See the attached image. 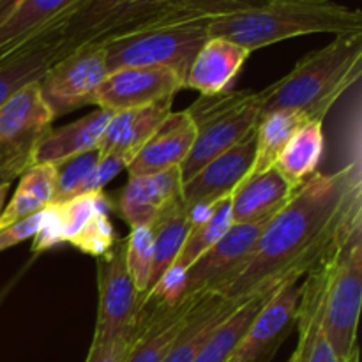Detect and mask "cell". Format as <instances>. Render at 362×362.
Instances as JSON below:
<instances>
[{"label": "cell", "instance_id": "52a82bcc", "mask_svg": "<svg viewBox=\"0 0 362 362\" xmlns=\"http://www.w3.org/2000/svg\"><path fill=\"white\" fill-rule=\"evenodd\" d=\"M207 27L209 23L179 25L110 42L105 46L108 73L124 67H165L186 81L194 57L209 39Z\"/></svg>", "mask_w": 362, "mask_h": 362}, {"label": "cell", "instance_id": "1f68e13d", "mask_svg": "<svg viewBox=\"0 0 362 362\" xmlns=\"http://www.w3.org/2000/svg\"><path fill=\"white\" fill-rule=\"evenodd\" d=\"M233 226L232 218V197L225 198V200L218 202L207 216L194 223L191 228L189 235H187L186 243H184L182 250H180L179 257H177L175 264L172 265L173 269L186 272L198 258L204 253H207L226 232Z\"/></svg>", "mask_w": 362, "mask_h": 362}, {"label": "cell", "instance_id": "ac0fdd59", "mask_svg": "<svg viewBox=\"0 0 362 362\" xmlns=\"http://www.w3.org/2000/svg\"><path fill=\"white\" fill-rule=\"evenodd\" d=\"M197 138V127L189 113L172 112L165 122L148 138L141 151L126 166L129 177L152 175L172 168H180Z\"/></svg>", "mask_w": 362, "mask_h": 362}, {"label": "cell", "instance_id": "2e32d148", "mask_svg": "<svg viewBox=\"0 0 362 362\" xmlns=\"http://www.w3.org/2000/svg\"><path fill=\"white\" fill-rule=\"evenodd\" d=\"M180 187V168L129 177L117 200V211L131 230L152 226L170 205L179 200Z\"/></svg>", "mask_w": 362, "mask_h": 362}, {"label": "cell", "instance_id": "9c48e42d", "mask_svg": "<svg viewBox=\"0 0 362 362\" xmlns=\"http://www.w3.org/2000/svg\"><path fill=\"white\" fill-rule=\"evenodd\" d=\"M108 74L103 46H87L57 60L39 80V90L53 119L90 106Z\"/></svg>", "mask_w": 362, "mask_h": 362}, {"label": "cell", "instance_id": "836d02e7", "mask_svg": "<svg viewBox=\"0 0 362 362\" xmlns=\"http://www.w3.org/2000/svg\"><path fill=\"white\" fill-rule=\"evenodd\" d=\"M99 159H101V156H99V151L95 148V151L74 156V158L66 159V161L55 165V193H53V200L49 205L73 200L78 194V191H80V187L85 184V180L88 179L92 170L95 168Z\"/></svg>", "mask_w": 362, "mask_h": 362}, {"label": "cell", "instance_id": "ab89813d", "mask_svg": "<svg viewBox=\"0 0 362 362\" xmlns=\"http://www.w3.org/2000/svg\"><path fill=\"white\" fill-rule=\"evenodd\" d=\"M21 2H23V0H0V25L16 11V7L20 6Z\"/></svg>", "mask_w": 362, "mask_h": 362}, {"label": "cell", "instance_id": "44dd1931", "mask_svg": "<svg viewBox=\"0 0 362 362\" xmlns=\"http://www.w3.org/2000/svg\"><path fill=\"white\" fill-rule=\"evenodd\" d=\"M250 55L246 48L228 39L209 37L194 57L184 87L200 92V95L230 90Z\"/></svg>", "mask_w": 362, "mask_h": 362}, {"label": "cell", "instance_id": "484cf974", "mask_svg": "<svg viewBox=\"0 0 362 362\" xmlns=\"http://www.w3.org/2000/svg\"><path fill=\"white\" fill-rule=\"evenodd\" d=\"M240 303L223 299L216 293L202 296L194 304L186 325L170 346L163 362H193L209 336Z\"/></svg>", "mask_w": 362, "mask_h": 362}, {"label": "cell", "instance_id": "7c38bea8", "mask_svg": "<svg viewBox=\"0 0 362 362\" xmlns=\"http://www.w3.org/2000/svg\"><path fill=\"white\" fill-rule=\"evenodd\" d=\"M255 159V131L223 154L216 156L191 179L182 182L180 202L193 212L209 211L218 202L232 197L239 184L250 175Z\"/></svg>", "mask_w": 362, "mask_h": 362}, {"label": "cell", "instance_id": "d590c367", "mask_svg": "<svg viewBox=\"0 0 362 362\" xmlns=\"http://www.w3.org/2000/svg\"><path fill=\"white\" fill-rule=\"evenodd\" d=\"M189 9L200 14L205 20H219V18L233 16V14L246 13L258 9L271 0H182Z\"/></svg>", "mask_w": 362, "mask_h": 362}, {"label": "cell", "instance_id": "5bb4252c", "mask_svg": "<svg viewBox=\"0 0 362 362\" xmlns=\"http://www.w3.org/2000/svg\"><path fill=\"white\" fill-rule=\"evenodd\" d=\"M144 0H81L64 28L67 52L105 46L126 27Z\"/></svg>", "mask_w": 362, "mask_h": 362}, {"label": "cell", "instance_id": "277c9868", "mask_svg": "<svg viewBox=\"0 0 362 362\" xmlns=\"http://www.w3.org/2000/svg\"><path fill=\"white\" fill-rule=\"evenodd\" d=\"M324 262L322 329L339 362L359 361L357 327L362 304V209L346 221Z\"/></svg>", "mask_w": 362, "mask_h": 362}, {"label": "cell", "instance_id": "4fadbf2b", "mask_svg": "<svg viewBox=\"0 0 362 362\" xmlns=\"http://www.w3.org/2000/svg\"><path fill=\"white\" fill-rule=\"evenodd\" d=\"M180 88H184V80L172 69L124 67L106 74L92 106L115 113L173 99Z\"/></svg>", "mask_w": 362, "mask_h": 362}, {"label": "cell", "instance_id": "8992f818", "mask_svg": "<svg viewBox=\"0 0 362 362\" xmlns=\"http://www.w3.org/2000/svg\"><path fill=\"white\" fill-rule=\"evenodd\" d=\"M52 112L39 90V81L18 88L0 106V177L7 182L20 179L32 166L42 138L52 131Z\"/></svg>", "mask_w": 362, "mask_h": 362}, {"label": "cell", "instance_id": "7a4b0ae2", "mask_svg": "<svg viewBox=\"0 0 362 362\" xmlns=\"http://www.w3.org/2000/svg\"><path fill=\"white\" fill-rule=\"evenodd\" d=\"M362 32L336 35L332 42L304 55L290 73L262 90V115L290 110L324 122L334 103L361 80Z\"/></svg>", "mask_w": 362, "mask_h": 362}, {"label": "cell", "instance_id": "8d00e7d4", "mask_svg": "<svg viewBox=\"0 0 362 362\" xmlns=\"http://www.w3.org/2000/svg\"><path fill=\"white\" fill-rule=\"evenodd\" d=\"M126 166H127L126 163L120 161V159L101 158L98 165H95V168L92 170L90 175H88V179L85 180L83 186L80 187L76 197H81V194L99 193V191H103V187H105L110 180L115 179L122 170H126Z\"/></svg>", "mask_w": 362, "mask_h": 362}, {"label": "cell", "instance_id": "d6a6232c", "mask_svg": "<svg viewBox=\"0 0 362 362\" xmlns=\"http://www.w3.org/2000/svg\"><path fill=\"white\" fill-rule=\"evenodd\" d=\"M126 264L134 288L141 299L147 296L151 285L152 264H154V232L152 226H138L126 239Z\"/></svg>", "mask_w": 362, "mask_h": 362}, {"label": "cell", "instance_id": "603a6c76", "mask_svg": "<svg viewBox=\"0 0 362 362\" xmlns=\"http://www.w3.org/2000/svg\"><path fill=\"white\" fill-rule=\"evenodd\" d=\"M62 34V28L49 32L0 62V106L18 88L39 81L57 60L69 55Z\"/></svg>", "mask_w": 362, "mask_h": 362}, {"label": "cell", "instance_id": "f35d334b", "mask_svg": "<svg viewBox=\"0 0 362 362\" xmlns=\"http://www.w3.org/2000/svg\"><path fill=\"white\" fill-rule=\"evenodd\" d=\"M133 339L120 338L105 345H90L85 362H124Z\"/></svg>", "mask_w": 362, "mask_h": 362}, {"label": "cell", "instance_id": "7bdbcfd3", "mask_svg": "<svg viewBox=\"0 0 362 362\" xmlns=\"http://www.w3.org/2000/svg\"><path fill=\"white\" fill-rule=\"evenodd\" d=\"M292 362H293V361H292Z\"/></svg>", "mask_w": 362, "mask_h": 362}, {"label": "cell", "instance_id": "ba28073f", "mask_svg": "<svg viewBox=\"0 0 362 362\" xmlns=\"http://www.w3.org/2000/svg\"><path fill=\"white\" fill-rule=\"evenodd\" d=\"M99 306L92 345H105L120 338L133 339L140 318L141 296L134 288L126 264V240L98 258Z\"/></svg>", "mask_w": 362, "mask_h": 362}, {"label": "cell", "instance_id": "7402d4cb", "mask_svg": "<svg viewBox=\"0 0 362 362\" xmlns=\"http://www.w3.org/2000/svg\"><path fill=\"white\" fill-rule=\"evenodd\" d=\"M293 193L296 189L276 168L246 177L232 194L233 225L274 218Z\"/></svg>", "mask_w": 362, "mask_h": 362}, {"label": "cell", "instance_id": "4316f807", "mask_svg": "<svg viewBox=\"0 0 362 362\" xmlns=\"http://www.w3.org/2000/svg\"><path fill=\"white\" fill-rule=\"evenodd\" d=\"M324 122L322 120H308L290 138L286 147L279 154L274 168L297 191L310 177L317 173L318 165L324 158Z\"/></svg>", "mask_w": 362, "mask_h": 362}, {"label": "cell", "instance_id": "30bf717a", "mask_svg": "<svg viewBox=\"0 0 362 362\" xmlns=\"http://www.w3.org/2000/svg\"><path fill=\"white\" fill-rule=\"evenodd\" d=\"M271 219L233 225L207 253L187 269L180 300L218 293V290L243 267Z\"/></svg>", "mask_w": 362, "mask_h": 362}, {"label": "cell", "instance_id": "e0dca14e", "mask_svg": "<svg viewBox=\"0 0 362 362\" xmlns=\"http://www.w3.org/2000/svg\"><path fill=\"white\" fill-rule=\"evenodd\" d=\"M172 105L173 99H163L140 108L113 113L99 141V156L120 159L129 165L131 159L141 151L148 138L172 113Z\"/></svg>", "mask_w": 362, "mask_h": 362}, {"label": "cell", "instance_id": "e575fe53", "mask_svg": "<svg viewBox=\"0 0 362 362\" xmlns=\"http://www.w3.org/2000/svg\"><path fill=\"white\" fill-rule=\"evenodd\" d=\"M110 211H98L69 239V244L88 257L101 258L117 244V233L108 218Z\"/></svg>", "mask_w": 362, "mask_h": 362}, {"label": "cell", "instance_id": "9a60e30c", "mask_svg": "<svg viewBox=\"0 0 362 362\" xmlns=\"http://www.w3.org/2000/svg\"><path fill=\"white\" fill-rule=\"evenodd\" d=\"M81 0H23L0 25V62L53 30L66 28Z\"/></svg>", "mask_w": 362, "mask_h": 362}, {"label": "cell", "instance_id": "b9f144b4", "mask_svg": "<svg viewBox=\"0 0 362 362\" xmlns=\"http://www.w3.org/2000/svg\"><path fill=\"white\" fill-rule=\"evenodd\" d=\"M286 362H292V357H290V359H288V361H286Z\"/></svg>", "mask_w": 362, "mask_h": 362}, {"label": "cell", "instance_id": "d4e9b609", "mask_svg": "<svg viewBox=\"0 0 362 362\" xmlns=\"http://www.w3.org/2000/svg\"><path fill=\"white\" fill-rule=\"evenodd\" d=\"M112 211V202L103 191L81 194L69 202L48 205L42 211V221L32 239V251L42 253L60 243H69L71 237L98 211Z\"/></svg>", "mask_w": 362, "mask_h": 362}, {"label": "cell", "instance_id": "83f0119b", "mask_svg": "<svg viewBox=\"0 0 362 362\" xmlns=\"http://www.w3.org/2000/svg\"><path fill=\"white\" fill-rule=\"evenodd\" d=\"M194 223L197 221H194L193 212L179 198L152 225V232H154V264H152L148 292L158 285L159 279L175 264L177 257H179Z\"/></svg>", "mask_w": 362, "mask_h": 362}, {"label": "cell", "instance_id": "cb8c5ba5", "mask_svg": "<svg viewBox=\"0 0 362 362\" xmlns=\"http://www.w3.org/2000/svg\"><path fill=\"white\" fill-rule=\"evenodd\" d=\"M112 115L113 112L110 110L95 108V112L81 117L80 120L69 126L52 129L35 148L32 166L59 165L74 156L95 151Z\"/></svg>", "mask_w": 362, "mask_h": 362}, {"label": "cell", "instance_id": "74e56055", "mask_svg": "<svg viewBox=\"0 0 362 362\" xmlns=\"http://www.w3.org/2000/svg\"><path fill=\"white\" fill-rule=\"evenodd\" d=\"M41 221L42 211L0 230V251H6L9 247H14L18 244L25 243V240L32 239L39 230V226H41Z\"/></svg>", "mask_w": 362, "mask_h": 362}, {"label": "cell", "instance_id": "3957f363", "mask_svg": "<svg viewBox=\"0 0 362 362\" xmlns=\"http://www.w3.org/2000/svg\"><path fill=\"white\" fill-rule=\"evenodd\" d=\"M209 37H223L247 52L311 34H359L362 13L332 0H271L264 7L209 23Z\"/></svg>", "mask_w": 362, "mask_h": 362}, {"label": "cell", "instance_id": "4dcf8cb0", "mask_svg": "<svg viewBox=\"0 0 362 362\" xmlns=\"http://www.w3.org/2000/svg\"><path fill=\"white\" fill-rule=\"evenodd\" d=\"M271 293H260V296H255L240 303L235 308V311H232L212 331V334L209 336V339L202 346L193 362H228L235 346L243 339L244 332L247 331L253 318L257 317V313L262 310Z\"/></svg>", "mask_w": 362, "mask_h": 362}, {"label": "cell", "instance_id": "6da1fadb", "mask_svg": "<svg viewBox=\"0 0 362 362\" xmlns=\"http://www.w3.org/2000/svg\"><path fill=\"white\" fill-rule=\"evenodd\" d=\"M362 209L361 163L354 159L332 173H315L269 221L243 267L216 296L244 303L271 293L290 278L303 279Z\"/></svg>", "mask_w": 362, "mask_h": 362}, {"label": "cell", "instance_id": "ffe728a7", "mask_svg": "<svg viewBox=\"0 0 362 362\" xmlns=\"http://www.w3.org/2000/svg\"><path fill=\"white\" fill-rule=\"evenodd\" d=\"M300 281V300L297 308V339L293 362H339L322 329L324 315V262H318ZM359 362V361H354Z\"/></svg>", "mask_w": 362, "mask_h": 362}, {"label": "cell", "instance_id": "f1b7e54d", "mask_svg": "<svg viewBox=\"0 0 362 362\" xmlns=\"http://www.w3.org/2000/svg\"><path fill=\"white\" fill-rule=\"evenodd\" d=\"M55 165H34L20 175L16 191L0 216V230L45 211L55 193Z\"/></svg>", "mask_w": 362, "mask_h": 362}, {"label": "cell", "instance_id": "5b68a950", "mask_svg": "<svg viewBox=\"0 0 362 362\" xmlns=\"http://www.w3.org/2000/svg\"><path fill=\"white\" fill-rule=\"evenodd\" d=\"M262 103V90L230 88L221 94L200 95L186 110L197 127V138L180 166L182 182L257 129Z\"/></svg>", "mask_w": 362, "mask_h": 362}, {"label": "cell", "instance_id": "f546056e", "mask_svg": "<svg viewBox=\"0 0 362 362\" xmlns=\"http://www.w3.org/2000/svg\"><path fill=\"white\" fill-rule=\"evenodd\" d=\"M306 122V117L297 112H290V110H279V112L262 115L255 129V159L250 175L274 168L279 154L286 147L290 138Z\"/></svg>", "mask_w": 362, "mask_h": 362}, {"label": "cell", "instance_id": "8fae6325", "mask_svg": "<svg viewBox=\"0 0 362 362\" xmlns=\"http://www.w3.org/2000/svg\"><path fill=\"white\" fill-rule=\"evenodd\" d=\"M299 278L283 281L269 296L253 318L228 362H271L272 357L296 329L297 308L300 300Z\"/></svg>", "mask_w": 362, "mask_h": 362}, {"label": "cell", "instance_id": "d6986e66", "mask_svg": "<svg viewBox=\"0 0 362 362\" xmlns=\"http://www.w3.org/2000/svg\"><path fill=\"white\" fill-rule=\"evenodd\" d=\"M197 299L173 306H145L140 310L133 341L124 362H163L170 346L186 325Z\"/></svg>", "mask_w": 362, "mask_h": 362}, {"label": "cell", "instance_id": "60d3db41", "mask_svg": "<svg viewBox=\"0 0 362 362\" xmlns=\"http://www.w3.org/2000/svg\"><path fill=\"white\" fill-rule=\"evenodd\" d=\"M11 184L13 182H7V180H4L2 177H0V216H2L4 207H6V198H7V193H9Z\"/></svg>", "mask_w": 362, "mask_h": 362}]
</instances>
